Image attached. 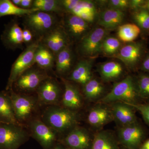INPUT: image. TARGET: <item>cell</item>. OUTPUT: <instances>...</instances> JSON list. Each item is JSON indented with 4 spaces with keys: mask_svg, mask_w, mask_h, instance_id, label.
<instances>
[{
    "mask_svg": "<svg viewBox=\"0 0 149 149\" xmlns=\"http://www.w3.org/2000/svg\"><path fill=\"white\" fill-rule=\"evenodd\" d=\"M110 104L113 121L119 128L138 122L134 109L129 105L122 102H116Z\"/></svg>",
    "mask_w": 149,
    "mask_h": 149,
    "instance_id": "obj_17",
    "label": "cell"
},
{
    "mask_svg": "<svg viewBox=\"0 0 149 149\" xmlns=\"http://www.w3.org/2000/svg\"><path fill=\"white\" fill-rule=\"evenodd\" d=\"M139 149H149V139L144 141Z\"/></svg>",
    "mask_w": 149,
    "mask_h": 149,
    "instance_id": "obj_41",
    "label": "cell"
},
{
    "mask_svg": "<svg viewBox=\"0 0 149 149\" xmlns=\"http://www.w3.org/2000/svg\"><path fill=\"white\" fill-rule=\"evenodd\" d=\"M29 137L27 128L23 125L0 122V149H18Z\"/></svg>",
    "mask_w": 149,
    "mask_h": 149,
    "instance_id": "obj_4",
    "label": "cell"
},
{
    "mask_svg": "<svg viewBox=\"0 0 149 149\" xmlns=\"http://www.w3.org/2000/svg\"><path fill=\"white\" fill-rule=\"evenodd\" d=\"M141 28L136 24H121L118 28L117 35L120 41L124 42H134L141 33Z\"/></svg>",
    "mask_w": 149,
    "mask_h": 149,
    "instance_id": "obj_30",
    "label": "cell"
},
{
    "mask_svg": "<svg viewBox=\"0 0 149 149\" xmlns=\"http://www.w3.org/2000/svg\"><path fill=\"white\" fill-rule=\"evenodd\" d=\"M22 35L24 43L26 44H32L30 43L33 39V34L31 31L27 28H25L22 30Z\"/></svg>",
    "mask_w": 149,
    "mask_h": 149,
    "instance_id": "obj_38",
    "label": "cell"
},
{
    "mask_svg": "<svg viewBox=\"0 0 149 149\" xmlns=\"http://www.w3.org/2000/svg\"><path fill=\"white\" fill-rule=\"evenodd\" d=\"M93 62V58L84 59L80 61L66 79L83 86L93 77L92 68Z\"/></svg>",
    "mask_w": 149,
    "mask_h": 149,
    "instance_id": "obj_20",
    "label": "cell"
},
{
    "mask_svg": "<svg viewBox=\"0 0 149 149\" xmlns=\"http://www.w3.org/2000/svg\"><path fill=\"white\" fill-rule=\"evenodd\" d=\"M93 138L87 129L78 125L60 138L58 142L68 149H90Z\"/></svg>",
    "mask_w": 149,
    "mask_h": 149,
    "instance_id": "obj_13",
    "label": "cell"
},
{
    "mask_svg": "<svg viewBox=\"0 0 149 149\" xmlns=\"http://www.w3.org/2000/svg\"><path fill=\"white\" fill-rule=\"evenodd\" d=\"M1 0H0V2H1Z\"/></svg>",
    "mask_w": 149,
    "mask_h": 149,
    "instance_id": "obj_46",
    "label": "cell"
},
{
    "mask_svg": "<svg viewBox=\"0 0 149 149\" xmlns=\"http://www.w3.org/2000/svg\"><path fill=\"white\" fill-rule=\"evenodd\" d=\"M133 20L140 28L149 29V11L146 8H141L133 11Z\"/></svg>",
    "mask_w": 149,
    "mask_h": 149,
    "instance_id": "obj_34",
    "label": "cell"
},
{
    "mask_svg": "<svg viewBox=\"0 0 149 149\" xmlns=\"http://www.w3.org/2000/svg\"><path fill=\"white\" fill-rule=\"evenodd\" d=\"M8 91L15 115L17 122L26 127L27 123L38 114L40 106L37 96L16 93L12 89Z\"/></svg>",
    "mask_w": 149,
    "mask_h": 149,
    "instance_id": "obj_3",
    "label": "cell"
},
{
    "mask_svg": "<svg viewBox=\"0 0 149 149\" xmlns=\"http://www.w3.org/2000/svg\"><path fill=\"white\" fill-rule=\"evenodd\" d=\"M49 77L45 70L32 67L18 77L13 88L15 87L18 91L16 93L28 95L36 92L41 83Z\"/></svg>",
    "mask_w": 149,
    "mask_h": 149,
    "instance_id": "obj_9",
    "label": "cell"
},
{
    "mask_svg": "<svg viewBox=\"0 0 149 149\" xmlns=\"http://www.w3.org/2000/svg\"><path fill=\"white\" fill-rule=\"evenodd\" d=\"M119 39L113 36H107L104 39L102 47V53L109 57L113 56L121 47Z\"/></svg>",
    "mask_w": 149,
    "mask_h": 149,
    "instance_id": "obj_32",
    "label": "cell"
},
{
    "mask_svg": "<svg viewBox=\"0 0 149 149\" xmlns=\"http://www.w3.org/2000/svg\"><path fill=\"white\" fill-rule=\"evenodd\" d=\"M32 8L54 14H61L65 11L61 1L57 0H35L33 1Z\"/></svg>",
    "mask_w": 149,
    "mask_h": 149,
    "instance_id": "obj_31",
    "label": "cell"
},
{
    "mask_svg": "<svg viewBox=\"0 0 149 149\" xmlns=\"http://www.w3.org/2000/svg\"><path fill=\"white\" fill-rule=\"evenodd\" d=\"M70 13L80 17L90 23L94 22L98 15L95 3L90 1L81 0Z\"/></svg>",
    "mask_w": 149,
    "mask_h": 149,
    "instance_id": "obj_28",
    "label": "cell"
},
{
    "mask_svg": "<svg viewBox=\"0 0 149 149\" xmlns=\"http://www.w3.org/2000/svg\"><path fill=\"white\" fill-rule=\"evenodd\" d=\"M26 128L30 137L37 141L43 149H52L58 142V134L43 122L39 116L30 120Z\"/></svg>",
    "mask_w": 149,
    "mask_h": 149,
    "instance_id": "obj_6",
    "label": "cell"
},
{
    "mask_svg": "<svg viewBox=\"0 0 149 149\" xmlns=\"http://www.w3.org/2000/svg\"><path fill=\"white\" fill-rule=\"evenodd\" d=\"M55 14L38 10L25 17V28L30 30L35 35L42 39L58 25Z\"/></svg>",
    "mask_w": 149,
    "mask_h": 149,
    "instance_id": "obj_5",
    "label": "cell"
},
{
    "mask_svg": "<svg viewBox=\"0 0 149 149\" xmlns=\"http://www.w3.org/2000/svg\"><path fill=\"white\" fill-rule=\"evenodd\" d=\"M136 79L140 99L149 100V74L141 73Z\"/></svg>",
    "mask_w": 149,
    "mask_h": 149,
    "instance_id": "obj_33",
    "label": "cell"
},
{
    "mask_svg": "<svg viewBox=\"0 0 149 149\" xmlns=\"http://www.w3.org/2000/svg\"><path fill=\"white\" fill-rule=\"evenodd\" d=\"M87 121L93 128L100 129L113 121L111 109L106 104L99 103L92 107L88 112Z\"/></svg>",
    "mask_w": 149,
    "mask_h": 149,
    "instance_id": "obj_18",
    "label": "cell"
},
{
    "mask_svg": "<svg viewBox=\"0 0 149 149\" xmlns=\"http://www.w3.org/2000/svg\"><path fill=\"white\" fill-rule=\"evenodd\" d=\"M129 1L127 0H110L108 1L109 8L123 11L129 6Z\"/></svg>",
    "mask_w": 149,
    "mask_h": 149,
    "instance_id": "obj_36",
    "label": "cell"
},
{
    "mask_svg": "<svg viewBox=\"0 0 149 149\" xmlns=\"http://www.w3.org/2000/svg\"><path fill=\"white\" fill-rule=\"evenodd\" d=\"M54 54L40 42L35 56V62L41 69L47 71L52 68L55 62Z\"/></svg>",
    "mask_w": 149,
    "mask_h": 149,
    "instance_id": "obj_27",
    "label": "cell"
},
{
    "mask_svg": "<svg viewBox=\"0 0 149 149\" xmlns=\"http://www.w3.org/2000/svg\"><path fill=\"white\" fill-rule=\"evenodd\" d=\"M4 45L9 49H20L24 43L22 29L16 21H12L6 25L1 37Z\"/></svg>",
    "mask_w": 149,
    "mask_h": 149,
    "instance_id": "obj_21",
    "label": "cell"
},
{
    "mask_svg": "<svg viewBox=\"0 0 149 149\" xmlns=\"http://www.w3.org/2000/svg\"><path fill=\"white\" fill-rule=\"evenodd\" d=\"M98 70L102 80L106 82L118 80L124 72L123 65L116 61H110L101 63L99 65Z\"/></svg>",
    "mask_w": 149,
    "mask_h": 149,
    "instance_id": "obj_22",
    "label": "cell"
},
{
    "mask_svg": "<svg viewBox=\"0 0 149 149\" xmlns=\"http://www.w3.org/2000/svg\"><path fill=\"white\" fill-rule=\"evenodd\" d=\"M146 131L139 122L119 127L117 138L119 144L127 149H139L145 141Z\"/></svg>",
    "mask_w": 149,
    "mask_h": 149,
    "instance_id": "obj_12",
    "label": "cell"
},
{
    "mask_svg": "<svg viewBox=\"0 0 149 149\" xmlns=\"http://www.w3.org/2000/svg\"><path fill=\"white\" fill-rule=\"evenodd\" d=\"M83 87V97L88 101L98 102L105 96L104 86L96 78L93 77Z\"/></svg>",
    "mask_w": 149,
    "mask_h": 149,
    "instance_id": "obj_26",
    "label": "cell"
},
{
    "mask_svg": "<svg viewBox=\"0 0 149 149\" xmlns=\"http://www.w3.org/2000/svg\"><path fill=\"white\" fill-rule=\"evenodd\" d=\"M109 31L97 27L91 29L80 40L78 52L83 56L93 58L102 53V44Z\"/></svg>",
    "mask_w": 149,
    "mask_h": 149,
    "instance_id": "obj_7",
    "label": "cell"
},
{
    "mask_svg": "<svg viewBox=\"0 0 149 149\" xmlns=\"http://www.w3.org/2000/svg\"><path fill=\"white\" fill-rule=\"evenodd\" d=\"M146 1L143 0H131L129 1V7L133 11L141 8H145Z\"/></svg>",
    "mask_w": 149,
    "mask_h": 149,
    "instance_id": "obj_37",
    "label": "cell"
},
{
    "mask_svg": "<svg viewBox=\"0 0 149 149\" xmlns=\"http://www.w3.org/2000/svg\"><path fill=\"white\" fill-rule=\"evenodd\" d=\"M0 122L20 125L15 118L12 103L8 91L0 92Z\"/></svg>",
    "mask_w": 149,
    "mask_h": 149,
    "instance_id": "obj_25",
    "label": "cell"
},
{
    "mask_svg": "<svg viewBox=\"0 0 149 149\" xmlns=\"http://www.w3.org/2000/svg\"><path fill=\"white\" fill-rule=\"evenodd\" d=\"M117 136L109 130H102L93 136L90 149H120Z\"/></svg>",
    "mask_w": 149,
    "mask_h": 149,
    "instance_id": "obj_23",
    "label": "cell"
},
{
    "mask_svg": "<svg viewBox=\"0 0 149 149\" xmlns=\"http://www.w3.org/2000/svg\"><path fill=\"white\" fill-rule=\"evenodd\" d=\"M33 1L32 0H21L20 7L25 9H29L32 8Z\"/></svg>",
    "mask_w": 149,
    "mask_h": 149,
    "instance_id": "obj_40",
    "label": "cell"
},
{
    "mask_svg": "<svg viewBox=\"0 0 149 149\" xmlns=\"http://www.w3.org/2000/svg\"><path fill=\"white\" fill-rule=\"evenodd\" d=\"M145 8L146 9L149 11V0L146 1V7Z\"/></svg>",
    "mask_w": 149,
    "mask_h": 149,
    "instance_id": "obj_44",
    "label": "cell"
},
{
    "mask_svg": "<svg viewBox=\"0 0 149 149\" xmlns=\"http://www.w3.org/2000/svg\"><path fill=\"white\" fill-rule=\"evenodd\" d=\"M45 107L39 117L58 134L60 138L79 125L81 117L78 111L71 110L61 105Z\"/></svg>",
    "mask_w": 149,
    "mask_h": 149,
    "instance_id": "obj_1",
    "label": "cell"
},
{
    "mask_svg": "<svg viewBox=\"0 0 149 149\" xmlns=\"http://www.w3.org/2000/svg\"><path fill=\"white\" fill-rule=\"evenodd\" d=\"M74 62V55L70 46L56 55V72L60 76L65 75L70 71Z\"/></svg>",
    "mask_w": 149,
    "mask_h": 149,
    "instance_id": "obj_24",
    "label": "cell"
},
{
    "mask_svg": "<svg viewBox=\"0 0 149 149\" xmlns=\"http://www.w3.org/2000/svg\"><path fill=\"white\" fill-rule=\"evenodd\" d=\"M140 68L144 72L149 74V53L144 56L140 65Z\"/></svg>",
    "mask_w": 149,
    "mask_h": 149,
    "instance_id": "obj_39",
    "label": "cell"
},
{
    "mask_svg": "<svg viewBox=\"0 0 149 149\" xmlns=\"http://www.w3.org/2000/svg\"><path fill=\"white\" fill-rule=\"evenodd\" d=\"M52 149H68L66 147L64 146L60 143H58L56 144V145L53 148H52Z\"/></svg>",
    "mask_w": 149,
    "mask_h": 149,
    "instance_id": "obj_42",
    "label": "cell"
},
{
    "mask_svg": "<svg viewBox=\"0 0 149 149\" xmlns=\"http://www.w3.org/2000/svg\"><path fill=\"white\" fill-rule=\"evenodd\" d=\"M61 79L64 85V90L61 106L71 110L78 111L84 104L83 95L72 82L64 77H61Z\"/></svg>",
    "mask_w": 149,
    "mask_h": 149,
    "instance_id": "obj_15",
    "label": "cell"
},
{
    "mask_svg": "<svg viewBox=\"0 0 149 149\" xmlns=\"http://www.w3.org/2000/svg\"><path fill=\"white\" fill-rule=\"evenodd\" d=\"M146 51V45L143 42H133L122 46L112 57L118 59L129 69H136L141 65Z\"/></svg>",
    "mask_w": 149,
    "mask_h": 149,
    "instance_id": "obj_10",
    "label": "cell"
},
{
    "mask_svg": "<svg viewBox=\"0 0 149 149\" xmlns=\"http://www.w3.org/2000/svg\"><path fill=\"white\" fill-rule=\"evenodd\" d=\"M41 40V39H39L29 45L14 63L6 87V91L11 90L14 83L18 77L35 64V54Z\"/></svg>",
    "mask_w": 149,
    "mask_h": 149,
    "instance_id": "obj_8",
    "label": "cell"
},
{
    "mask_svg": "<svg viewBox=\"0 0 149 149\" xmlns=\"http://www.w3.org/2000/svg\"><path fill=\"white\" fill-rule=\"evenodd\" d=\"M39 10L38 9H25L15 5L9 0H1L0 2V17L7 15L22 16Z\"/></svg>",
    "mask_w": 149,
    "mask_h": 149,
    "instance_id": "obj_29",
    "label": "cell"
},
{
    "mask_svg": "<svg viewBox=\"0 0 149 149\" xmlns=\"http://www.w3.org/2000/svg\"><path fill=\"white\" fill-rule=\"evenodd\" d=\"M36 93L40 107L61 105L63 93L58 82L53 77L49 76L44 80Z\"/></svg>",
    "mask_w": 149,
    "mask_h": 149,
    "instance_id": "obj_11",
    "label": "cell"
},
{
    "mask_svg": "<svg viewBox=\"0 0 149 149\" xmlns=\"http://www.w3.org/2000/svg\"><path fill=\"white\" fill-rule=\"evenodd\" d=\"M70 37L63 26L57 25L41 39V42L55 55L69 46Z\"/></svg>",
    "mask_w": 149,
    "mask_h": 149,
    "instance_id": "obj_14",
    "label": "cell"
},
{
    "mask_svg": "<svg viewBox=\"0 0 149 149\" xmlns=\"http://www.w3.org/2000/svg\"><path fill=\"white\" fill-rule=\"evenodd\" d=\"M126 104L132 107L134 109L140 112L145 122L149 125V103Z\"/></svg>",
    "mask_w": 149,
    "mask_h": 149,
    "instance_id": "obj_35",
    "label": "cell"
},
{
    "mask_svg": "<svg viewBox=\"0 0 149 149\" xmlns=\"http://www.w3.org/2000/svg\"><path fill=\"white\" fill-rule=\"evenodd\" d=\"M64 27L70 38L80 40L89 31L90 23L80 17L68 13L64 18Z\"/></svg>",
    "mask_w": 149,
    "mask_h": 149,
    "instance_id": "obj_16",
    "label": "cell"
},
{
    "mask_svg": "<svg viewBox=\"0 0 149 149\" xmlns=\"http://www.w3.org/2000/svg\"><path fill=\"white\" fill-rule=\"evenodd\" d=\"M126 149V148H124V149Z\"/></svg>",
    "mask_w": 149,
    "mask_h": 149,
    "instance_id": "obj_45",
    "label": "cell"
},
{
    "mask_svg": "<svg viewBox=\"0 0 149 149\" xmlns=\"http://www.w3.org/2000/svg\"><path fill=\"white\" fill-rule=\"evenodd\" d=\"M125 16L123 11L108 8L98 15L97 22L100 27L109 31L116 29L121 25Z\"/></svg>",
    "mask_w": 149,
    "mask_h": 149,
    "instance_id": "obj_19",
    "label": "cell"
},
{
    "mask_svg": "<svg viewBox=\"0 0 149 149\" xmlns=\"http://www.w3.org/2000/svg\"><path fill=\"white\" fill-rule=\"evenodd\" d=\"M139 97L136 78L128 75L119 82L115 83L110 91L105 95L98 103L110 104L122 102L125 103H139Z\"/></svg>",
    "mask_w": 149,
    "mask_h": 149,
    "instance_id": "obj_2",
    "label": "cell"
},
{
    "mask_svg": "<svg viewBox=\"0 0 149 149\" xmlns=\"http://www.w3.org/2000/svg\"><path fill=\"white\" fill-rule=\"evenodd\" d=\"M15 5L20 7V4H21V0H13L11 1Z\"/></svg>",
    "mask_w": 149,
    "mask_h": 149,
    "instance_id": "obj_43",
    "label": "cell"
}]
</instances>
